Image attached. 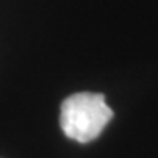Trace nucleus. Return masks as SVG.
<instances>
[{"label":"nucleus","mask_w":158,"mask_h":158,"mask_svg":"<svg viewBox=\"0 0 158 158\" xmlns=\"http://www.w3.org/2000/svg\"><path fill=\"white\" fill-rule=\"evenodd\" d=\"M113 118V110L102 94L79 92L63 100L60 110V126L64 135L76 142L97 139Z\"/></svg>","instance_id":"1"}]
</instances>
